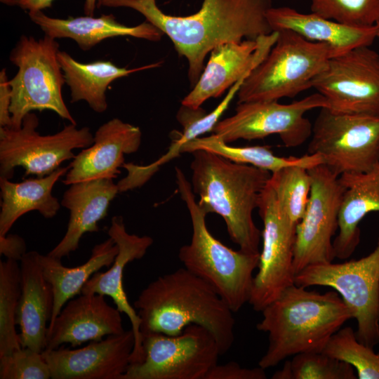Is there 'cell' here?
<instances>
[{"mask_svg":"<svg viewBox=\"0 0 379 379\" xmlns=\"http://www.w3.org/2000/svg\"><path fill=\"white\" fill-rule=\"evenodd\" d=\"M1 379H49L51 373L41 353L21 347L0 357Z\"/></svg>","mask_w":379,"mask_h":379,"instance_id":"36","label":"cell"},{"mask_svg":"<svg viewBox=\"0 0 379 379\" xmlns=\"http://www.w3.org/2000/svg\"><path fill=\"white\" fill-rule=\"evenodd\" d=\"M331 111L379 117V54L359 46L332 57L312 83Z\"/></svg>","mask_w":379,"mask_h":379,"instance_id":"13","label":"cell"},{"mask_svg":"<svg viewBox=\"0 0 379 379\" xmlns=\"http://www.w3.org/2000/svg\"><path fill=\"white\" fill-rule=\"evenodd\" d=\"M322 352L350 364L359 379H379V353L359 342L350 326L334 333Z\"/></svg>","mask_w":379,"mask_h":379,"instance_id":"32","label":"cell"},{"mask_svg":"<svg viewBox=\"0 0 379 379\" xmlns=\"http://www.w3.org/2000/svg\"><path fill=\"white\" fill-rule=\"evenodd\" d=\"M138 126L113 118L95 131L93 143L75 155L62 182L66 185L95 179H114L120 174L124 154L136 152L141 144Z\"/></svg>","mask_w":379,"mask_h":379,"instance_id":"20","label":"cell"},{"mask_svg":"<svg viewBox=\"0 0 379 379\" xmlns=\"http://www.w3.org/2000/svg\"><path fill=\"white\" fill-rule=\"evenodd\" d=\"M59 44L45 35L36 39L22 35L9 55L18 67L8 80L11 88V128L22 126L25 116L34 110H50L70 124H77L62 95L65 81L58 60Z\"/></svg>","mask_w":379,"mask_h":379,"instance_id":"7","label":"cell"},{"mask_svg":"<svg viewBox=\"0 0 379 379\" xmlns=\"http://www.w3.org/2000/svg\"><path fill=\"white\" fill-rule=\"evenodd\" d=\"M26 249L25 241L20 236L13 234L0 236V254L6 259L20 262L27 253Z\"/></svg>","mask_w":379,"mask_h":379,"instance_id":"38","label":"cell"},{"mask_svg":"<svg viewBox=\"0 0 379 379\" xmlns=\"http://www.w3.org/2000/svg\"><path fill=\"white\" fill-rule=\"evenodd\" d=\"M112 179H95L70 185L64 192L61 206L69 211L67 231L48 253L61 259L75 251L83 235L99 231L98 222L105 218L111 201L119 193Z\"/></svg>","mask_w":379,"mask_h":379,"instance_id":"22","label":"cell"},{"mask_svg":"<svg viewBox=\"0 0 379 379\" xmlns=\"http://www.w3.org/2000/svg\"><path fill=\"white\" fill-rule=\"evenodd\" d=\"M140 319V332L178 335L190 324L207 328L220 354L234 341L233 312L213 287L186 268L158 277L133 303Z\"/></svg>","mask_w":379,"mask_h":379,"instance_id":"2","label":"cell"},{"mask_svg":"<svg viewBox=\"0 0 379 379\" xmlns=\"http://www.w3.org/2000/svg\"><path fill=\"white\" fill-rule=\"evenodd\" d=\"M265 369L260 366L248 368L235 361L215 365L205 379H266Z\"/></svg>","mask_w":379,"mask_h":379,"instance_id":"37","label":"cell"},{"mask_svg":"<svg viewBox=\"0 0 379 379\" xmlns=\"http://www.w3.org/2000/svg\"><path fill=\"white\" fill-rule=\"evenodd\" d=\"M258 208L263 222L262 247L248 303L254 310L261 312L295 284L293 258L297 225L281 213L269 181L261 194Z\"/></svg>","mask_w":379,"mask_h":379,"instance_id":"14","label":"cell"},{"mask_svg":"<svg viewBox=\"0 0 379 379\" xmlns=\"http://www.w3.org/2000/svg\"><path fill=\"white\" fill-rule=\"evenodd\" d=\"M269 183L282 215L298 225L305 214L310 195L312 178L308 169L297 166L281 168L272 173Z\"/></svg>","mask_w":379,"mask_h":379,"instance_id":"31","label":"cell"},{"mask_svg":"<svg viewBox=\"0 0 379 379\" xmlns=\"http://www.w3.org/2000/svg\"><path fill=\"white\" fill-rule=\"evenodd\" d=\"M267 55L246 76L238 103L294 98L312 83L333 56L343 53L333 46L307 40L290 29L277 30Z\"/></svg>","mask_w":379,"mask_h":379,"instance_id":"6","label":"cell"},{"mask_svg":"<svg viewBox=\"0 0 379 379\" xmlns=\"http://www.w3.org/2000/svg\"><path fill=\"white\" fill-rule=\"evenodd\" d=\"M119 253V247L111 238L95 245L88 260L74 267H67L61 259L51 255H40L44 275L53 290V308L51 324L63 306L70 299L81 293V289L94 273L109 267ZM48 324V325H49Z\"/></svg>","mask_w":379,"mask_h":379,"instance_id":"28","label":"cell"},{"mask_svg":"<svg viewBox=\"0 0 379 379\" xmlns=\"http://www.w3.org/2000/svg\"><path fill=\"white\" fill-rule=\"evenodd\" d=\"M312 13L338 22L368 27L379 22V0H311Z\"/></svg>","mask_w":379,"mask_h":379,"instance_id":"34","label":"cell"},{"mask_svg":"<svg viewBox=\"0 0 379 379\" xmlns=\"http://www.w3.org/2000/svg\"><path fill=\"white\" fill-rule=\"evenodd\" d=\"M376 25L378 26L377 37H379V22Z\"/></svg>","mask_w":379,"mask_h":379,"instance_id":"42","label":"cell"},{"mask_svg":"<svg viewBox=\"0 0 379 379\" xmlns=\"http://www.w3.org/2000/svg\"><path fill=\"white\" fill-rule=\"evenodd\" d=\"M176 184L188 209L192 227L190 244L180 247L184 267L210 284L233 312L248 302L260 253L234 251L215 239L206 222V213L195 200L191 183L178 167Z\"/></svg>","mask_w":379,"mask_h":379,"instance_id":"5","label":"cell"},{"mask_svg":"<svg viewBox=\"0 0 379 379\" xmlns=\"http://www.w3.org/2000/svg\"><path fill=\"white\" fill-rule=\"evenodd\" d=\"M246 77L235 83L220 103L211 112L207 113L201 107L192 108L185 105L180 107L176 118L182 126V133L175 142L182 147L185 143L208 132H212L220 118L228 108L232 99Z\"/></svg>","mask_w":379,"mask_h":379,"instance_id":"35","label":"cell"},{"mask_svg":"<svg viewBox=\"0 0 379 379\" xmlns=\"http://www.w3.org/2000/svg\"><path fill=\"white\" fill-rule=\"evenodd\" d=\"M39 122L37 116L29 112L20 128L0 127V177L12 178L17 167L25 169L24 176L47 175L63 161L74 159V149L93 143L88 127L78 128L69 124L56 133L43 135L36 131Z\"/></svg>","mask_w":379,"mask_h":379,"instance_id":"10","label":"cell"},{"mask_svg":"<svg viewBox=\"0 0 379 379\" xmlns=\"http://www.w3.org/2000/svg\"><path fill=\"white\" fill-rule=\"evenodd\" d=\"M55 0H0L10 6H18L21 9L29 11H43L52 7Z\"/></svg>","mask_w":379,"mask_h":379,"instance_id":"40","label":"cell"},{"mask_svg":"<svg viewBox=\"0 0 379 379\" xmlns=\"http://www.w3.org/2000/svg\"><path fill=\"white\" fill-rule=\"evenodd\" d=\"M143 359L130 364L121 379H205L220 354L206 328L187 326L178 335L142 334Z\"/></svg>","mask_w":379,"mask_h":379,"instance_id":"9","label":"cell"},{"mask_svg":"<svg viewBox=\"0 0 379 379\" xmlns=\"http://www.w3.org/2000/svg\"><path fill=\"white\" fill-rule=\"evenodd\" d=\"M295 284L333 288L353 312L357 340L372 348L379 345V237L366 256L309 265L295 275Z\"/></svg>","mask_w":379,"mask_h":379,"instance_id":"8","label":"cell"},{"mask_svg":"<svg viewBox=\"0 0 379 379\" xmlns=\"http://www.w3.org/2000/svg\"><path fill=\"white\" fill-rule=\"evenodd\" d=\"M256 328L268 334L267 349L258 362L266 369L286 358L322 352L353 312L335 291L320 293L295 284L262 311Z\"/></svg>","mask_w":379,"mask_h":379,"instance_id":"3","label":"cell"},{"mask_svg":"<svg viewBox=\"0 0 379 379\" xmlns=\"http://www.w3.org/2000/svg\"><path fill=\"white\" fill-rule=\"evenodd\" d=\"M30 20L38 25L45 35L53 39L74 40L83 51H88L102 41L118 36H132L150 41H159L164 33L145 21L135 26L119 23L112 14L94 16L51 18L42 11H29Z\"/></svg>","mask_w":379,"mask_h":379,"instance_id":"23","label":"cell"},{"mask_svg":"<svg viewBox=\"0 0 379 379\" xmlns=\"http://www.w3.org/2000/svg\"><path fill=\"white\" fill-rule=\"evenodd\" d=\"M319 109L307 154L320 155L338 175L369 171L379 159V117Z\"/></svg>","mask_w":379,"mask_h":379,"instance_id":"11","label":"cell"},{"mask_svg":"<svg viewBox=\"0 0 379 379\" xmlns=\"http://www.w3.org/2000/svg\"><path fill=\"white\" fill-rule=\"evenodd\" d=\"M69 169V166L60 167L47 175L19 182L0 177V236L6 235L16 220L28 212L37 211L45 218H53L61 204L52 194L53 188Z\"/></svg>","mask_w":379,"mask_h":379,"instance_id":"26","label":"cell"},{"mask_svg":"<svg viewBox=\"0 0 379 379\" xmlns=\"http://www.w3.org/2000/svg\"><path fill=\"white\" fill-rule=\"evenodd\" d=\"M126 7L166 34L179 55L188 63V77L194 86L206 55L217 46L255 39L274 32L267 13L272 0H204L201 8L186 16L164 13L157 0H100L98 7Z\"/></svg>","mask_w":379,"mask_h":379,"instance_id":"1","label":"cell"},{"mask_svg":"<svg viewBox=\"0 0 379 379\" xmlns=\"http://www.w3.org/2000/svg\"><path fill=\"white\" fill-rule=\"evenodd\" d=\"M135 345L132 329L91 341L82 348L44 350L53 379H121Z\"/></svg>","mask_w":379,"mask_h":379,"instance_id":"16","label":"cell"},{"mask_svg":"<svg viewBox=\"0 0 379 379\" xmlns=\"http://www.w3.org/2000/svg\"><path fill=\"white\" fill-rule=\"evenodd\" d=\"M100 0H85L84 11L86 15L94 16L95 8Z\"/></svg>","mask_w":379,"mask_h":379,"instance_id":"41","label":"cell"},{"mask_svg":"<svg viewBox=\"0 0 379 379\" xmlns=\"http://www.w3.org/2000/svg\"><path fill=\"white\" fill-rule=\"evenodd\" d=\"M312 187L305 214L296 226L293 270L295 275L306 267L331 262L335 258L333 237L345 188L340 175L322 164L308 169Z\"/></svg>","mask_w":379,"mask_h":379,"instance_id":"15","label":"cell"},{"mask_svg":"<svg viewBox=\"0 0 379 379\" xmlns=\"http://www.w3.org/2000/svg\"><path fill=\"white\" fill-rule=\"evenodd\" d=\"M215 134L197 138L185 143L181 152H192L204 149L231 161L248 164L271 173L288 166H301L310 169L324 164L322 157L317 154H306L301 157H279L274 154L268 146L233 147L227 145Z\"/></svg>","mask_w":379,"mask_h":379,"instance_id":"29","label":"cell"},{"mask_svg":"<svg viewBox=\"0 0 379 379\" xmlns=\"http://www.w3.org/2000/svg\"><path fill=\"white\" fill-rule=\"evenodd\" d=\"M327 107L326 98L318 92L289 104L278 100L238 103L235 113L219 121L212 132L226 143L277 134L286 147H295L312 134V124L305 114Z\"/></svg>","mask_w":379,"mask_h":379,"instance_id":"12","label":"cell"},{"mask_svg":"<svg viewBox=\"0 0 379 379\" xmlns=\"http://www.w3.org/2000/svg\"><path fill=\"white\" fill-rule=\"evenodd\" d=\"M285 379H356L353 367L323 352L297 354L281 368Z\"/></svg>","mask_w":379,"mask_h":379,"instance_id":"33","label":"cell"},{"mask_svg":"<svg viewBox=\"0 0 379 379\" xmlns=\"http://www.w3.org/2000/svg\"><path fill=\"white\" fill-rule=\"evenodd\" d=\"M37 251L27 252L20 261L21 294L16 324L21 347L41 353L46 346L53 308V290L45 278Z\"/></svg>","mask_w":379,"mask_h":379,"instance_id":"21","label":"cell"},{"mask_svg":"<svg viewBox=\"0 0 379 379\" xmlns=\"http://www.w3.org/2000/svg\"><path fill=\"white\" fill-rule=\"evenodd\" d=\"M21 294L20 267L18 261H0V357L21 347L15 326Z\"/></svg>","mask_w":379,"mask_h":379,"instance_id":"30","label":"cell"},{"mask_svg":"<svg viewBox=\"0 0 379 379\" xmlns=\"http://www.w3.org/2000/svg\"><path fill=\"white\" fill-rule=\"evenodd\" d=\"M267 17L273 31L290 29L307 40L327 44L341 53L359 46H371L377 37V25L352 27L313 13H302L288 6H272Z\"/></svg>","mask_w":379,"mask_h":379,"instance_id":"25","label":"cell"},{"mask_svg":"<svg viewBox=\"0 0 379 379\" xmlns=\"http://www.w3.org/2000/svg\"><path fill=\"white\" fill-rule=\"evenodd\" d=\"M345 188L338 218V234L333 239L335 258L345 260L360 242L359 225L368 213L379 212V159L368 171L340 175Z\"/></svg>","mask_w":379,"mask_h":379,"instance_id":"24","label":"cell"},{"mask_svg":"<svg viewBox=\"0 0 379 379\" xmlns=\"http://www.w3.org/2000/svg\"><path fill=\"white\" fill-rule=\"evenodd\" d=\"M105 297L81 293L67 301L48 325L46 349H57L65 343L76 347L88 341L123 333L122 313L117 307L109 305Z\"/></svg>","mask_w":379,"mask_h":379,"instance_id":"19","label":"cell"},{"mask_svg":"<svg viewBox=\"0 0 379 379\" xmlns=\"http://www.w3.org/2000/svg\"><path fill=\"white\" fill-rule=\"evenodd\" d=\"M277 38V32L274 31L255 39L227 42L215 47L198 81L181 104L198 108L209 98L220 97L263 60Z\"/></svg>","mask_w":379,"mask_h":379,"instance_id":"17","label":"cell"},{"mask_svg":"<svg viewBox=\"0 0 379 379\" xmlns=\"http://www.w3.org/2000/svg\"><path fill=\"white\" fill-rule=\"evenodd\" d=\"M8 80L4 68L0 72V127H11L12 125L10 112L11 88Z\"/></svg>","mask_w":379,"mask_h":379,"instance_id":"39","label":"cell"},{"mask_svg":"<svg viewBox=\"0 0 379 379\" xmlns=\"http://www.w3.org/2000/svg\"><path fill=\"white\" fill-rule=\"evenodd\" d=\"M192 188L199 197L198 205L206 213L224 220L232 242L239 250L258 253L262 232L253 217L272 173L255 166L234 163L213 152H192Z\"/></svg>","mask_w":379,"mask_h":379,"instance_id":"4","label":"cell"},{"mask_svg":"<svg viewBox=\"0 0 379 379\" xmlns=\"http://www.w3.org/2000/svg\"><path fill=\"white\" fill-rule=\"evenodd\" d=\"M107 232L118 246L119 253L107 270L98 271L93 274L83 286L81 293H97L109 296L113 300L117 308L128 317L135 336V345L130 364L140 363L144 357L140 319L128 300L124 288L123 274L125 267L129 262L143 258L154 241L149 236L128 233L120 216L112 218Z\"/></svg>","mask_w":379,"mask_h":379,"instance_id":"18","label":"cell"},{"mask_svg":"<svg viewBox=\"0 0 379 379\" xmlns=\"http://www.w3.org/2000/svg\"><path fill=\"white\" fill-rule=\"evenodd\" d=\"M58 60L65 84L70 90L71 102L84 100L98 113H102L107 109L106 91L114 80L161 65V62H158L127 69L119 67L109 60L84 63L75 60L66 51L60 50Z\"/></svg>","mask_w":379,"mask_h":379,"instance_id":"27","label":"cell"}]
</instances>
